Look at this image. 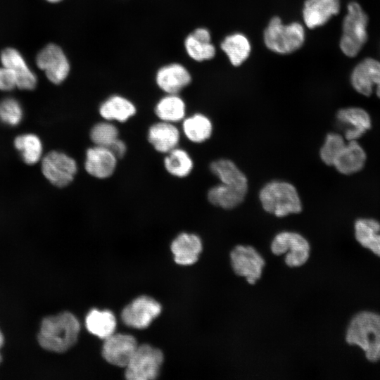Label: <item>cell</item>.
<instances>
[{
  "label": "cell",
  "mask_w": 380,
  "mask_h": 380,
  "mask_svg": "<svg viewBox=\"0 0 380 380\" xmlns=\"http://www.w3.org/2000/svg\"><path fill=\"white\" fill-rule=\"evenodd\" d=\"M147 139L156 151L167 153L178 146L180 132L174 123L160 120L149 127Z\"/></svg>",
  "instance_id": "cell-18"
},
{
  "label": "cell",
  "mask_w": 380,
  "mask_h": 380,
  "mask_svg": "<svg viewBox=\"0 0 380 380\" xmlns=\"http://www.w3.org/2000/svg\"><path fill=\"white\" fill-rule=\"evenodd\" d=\"M339 11V0H305L302 17L305 27L315 29L325 25Z\"/></svg>",
  "instance_id": "cell-16"
},
{
  "label": "cell",
  "mask_w": 380,
  "mask_h": 380,
  "mask_svg": "<svg viewBox=\"0 0 380 380\" xmlns=\"http://www.w3.org/2000/svg\"><path fill=\"white\" fill-rule=\"evenodd\" d=\"M118 159L109 148L94 145L86 151L84 168L93 177L107 179L114 173Z\"/></svg>",
  "instance_id": "cell-14"
},
{
  "label": "cell",
  "mask_w": 380,
  "mask_h": 380,
  "mask_svg": "<svg viewBox=\"0 0 380 380\" xmlns=\"http://www.w3.org/2000/svg\"><path fill=\"white\" fill-rule=\"evenodd\" d=\"M184 48L188 56L198 62L211 60L216 53L210 32L205 27L196 28L190 33L184 40Z\"/></svg>",
  "instance_id": "cell-20"
},
{
  "label": "cell",
  "mask_w": 380,
  "mask_h": 380,
  "mask_svg": "<svg viewBox=\"0 0 380 380\" xmlns=\"http://www.w3.org/2000/svg\"><path fill=\"white\" fill-rule=\"evenodd\" d=\"M263 41L265 46L273 53H292L305 43V27L298 22L285 24L279 17L274 16L264 30Z\"/></svg>",
  "instance_id": "cell-4"
},
{
  "label": "cell",
  "mask_w": 380,
  "mask_h": 380,
  "mask_svg": "<svg viewBox=\"0 0 380 380\" xmlns=\"http://www.w3.org/2000/svg\"><path fill=\"white\" fill-rule=\"evenodd\" d=\"M17 87V80L14 72L10 68L0 67V90L11 91Z\"/></svg>",
  "instance_id": "cell-36"
},
{
  "label": "cell",
  "mask_w": 380,
  "mask_h": 380,
  "mask_svg": "<svg viewBox=\"0 0 380 380\" xmlns=\"http://www.w3.org/2000/svg\"><path fill=\"white\" fill-rule=\"evenodd\" d=\"M346 340L360 346L369 360H380V315L370 312L357 314L349 324Z\"/></svg>",
  "instance_id": "cell-3"
},
{
  "label": "cell",
  "mask_w": 380,
  "mask_h": 380,
  "mask_svg": "<svg viewBox=\"0 0 380 380\" xmlns=\"http://www.w3.org/2000/svg\"><path fill=\"white\" fill-rule=\"evenodd\" d=\"M156 82L166 94H178L191 83V76L184 65L173 63L158 69Z\"/></svg>",
  "instance_id": "cell-17"
},
{
  "label": "cell",
  "mask_w": 380,
  "mask_h": 380,
  "mask_svg": "<svg viewBox=\"0 0 380 380\" xmlns=\"http://www.w3.org/2000/svg\"><path fill=\"white\" fill-rule=\"evenodd\" d=\"M213 124L210 118L203 113H195L184 118L182 132L191 142L201 144L207 141L213 133Z\"/></svg>",
  "instance_id": "cell-27"
},
{
  "label": "cell",
  "mask_w": 380,
  "mask_h": 380,
  "mask_svg": "<svg viewBox=\"0 0 380 380\" xmlns=\"http://www.w3.org/2000/svg\"><path fill=\"white\" fill-rule=\"evenodd\" d=\"M230 259L235 274L244 277L249 284H254L261 277L265 260L253 247L236 246L230 253Z\"/></svg>",
  "instance_id": "cell-10"
},
{
  "label": "cell",
  "mask_w": 380,
  "mask_h": 380,
  "mask_svg": "<svg viewBox=\"0 0 380 380\" xmlns=\"http://www.w3.org/2000/svg\"><path fill=\"white\" fill-rule=\"evenodd\" d=\"M336 158L333 166L343 175L360 171L365 165L366 154L356 140L348 141Z\"/></svg>",
  "instance_id": "cell-24"
},
{
  "label": "cell",
  "mask_w": 380,
  "mask_h": 380,
  "mask_svg": "<svg viewBox=\"0 0 380 380\" xmlns=\"http://www.w3.org/2000/svg\"><path fill=\"white\" fill-rule=\"evenodd\" d=\"M263 210L276 217L298 214L302 210V202L296 188L290 182L272 180L265 184L259 192Z\"/></svg>",
  "instance_id": "cell-2"
},
{
  "label": "cell",
  "mask_w": 380,
  "mask_h": 380,
  "mask_svg": "<svg viewBox=\"0 0 380 380\" xmlns=\"http://www.w3.org/2000/svg\"><path fill=\"white\" fill-rule=\"evenodd\" d=\"M4 336H3V334L1 333V331H0V348H1V346H3L4 344ZM1 361V356L0 355V362Z\"/></svg>",
  "instance_id": "cell-38"
},
{
  "label": "cell",
  "mask_w": 380,
  "mask_h": 380,
  "mask_svg": "<svg viewBox=\"0 0 380 380\" xmlns=\"http://www.w3.org/2000/svg\"><path fill=\"white\" fill-rule=\"evenodd\" d=\"M14 146L19 151L23 160L27 165H34L41 159L43 147L40 139L34 134L18 136Z\"/></svg>",
  "instance_id": "cell-32"
},
{
  "label": "cell",
  "mask_w": 380,
  "mask_h": 380,
  "mask_svg": "<svg viewBox=\"0 0 380 380\" xmlns=\"http://www.w3.org/2000/svg\"><path fill=\"white\" fill-rule=\"evenodd\" d=\"M89 137L94 145L108 148L119 138V130L112 122L105 120L92 126Z\"/></svg>",
  "instance_id": "cell-33"
},
{
  "label": "cell",
  "mask_w": 380,
  "mask_h": 380,
  "mask_svg": "<svg viewBox=\"0 0 380 380\" xmlns=\"http://www.w3.org/2000/svg\"><path fill=\"white\" fill-rule=\"evenodd\" d=\"M202 248L201 238L196 234L186 232L179 234L171 243L175 261L182 265L195 263Z\"/></svg>",
  "instance_id": "cell-21"
},
{
  "label": "cell",
  "mask_w": 380,
  "mask_h": 380,
  "mask_svg": "<svg viewBox=\"0 0 380 380\" xmlns=\"http://www.w3.org/2000/svg\"><path fill=\"white\" fill-rule=\"evenodd\" d=\"M108 148L118 158H122L125 155L127 150L125 142L119 138L115 140Z\"/></svg>",
  "instance_id": "cell-37"
},
{
  "label": "cell",
  "mask_w": 380,
  "mask_h": 380,
  "mask_svg": "<svg viewBox=\"0 0 380 380\" xmlns=\"http://www.w3.org/2000/svg\"><path fill=\"white\" fill-rule=\"evenodd\" d=\"M46 1L50 3H58V2L61 1L62 0H46Z\"/></svg>",
  "instance_id": "cell-39"
},
{
  "label": "cell",
  "mask_w": 380,
  "mask_h": 380,
  "mask_svg": "<svg viewBox=\"0 0 380 380\" xmlns=\"http://www.w3.org/2000/svg\"><path fill=\"white\" fill-rule=\"evenodd\" d=\"M161 312V306L153 298L142 296L134 299L122 310L121 317L128 327L145 329Z\"/></svg>",
  "instance_id": "cell-11"
},
{
  "label": "cell",
  "mask_w": 380,
  "mask_h": 380,
  "mask_svg": "<svg viewBox=\"0 0 380 380\" xmlns=\"http://www.w3.org/2000/svg\"><path fill=\"white\" fill-rule=\"evenodd\" d=\"M3 66L12 70L16 77L17 87L22 90H32L36 87L37 78L23 55L14 48L4 49L0 55Z\"/></svg>",
  "instance_id": "cell-15"
},
{
  "label": "cell",
  "mask_w": 380,
  "mask_h": 380,
  "mask_svg": "<svg viewBox=\"0 0 380 380\" xmlns=\"http://www.w3.org/2000/svg\"><path fill=\"white\" fill-rule=\"evenodd\" d=\"M220 48L234 67L242 65L251 52V44L248 38L241 32L227 35L221 42Z\"/></svg>",
  "instance_id": "cell-25"
},
{
  "label": "cell",
  "mask_w": 380,
  "mask_h": 380,
  "mask_svg": "<svg viewBox=\"0 0 380 380\" xmlns=\"http://www.w3.org/2000/svg\"><path fill=\"white\" fill-rule=\"evenodd\" d=\"M137 346V341L132 336L126 334H113L104 339L102 355L108 362L125 367Z\"/></svg>",
  "instance_id": "cell-12"
},
{
  "label": "cell",
  "mask_w": 380,
  "mask_h": 380,
  "mask_svg": "<svg viewBox=\"0 0 380 380\" xmlns=\"http://www.w3.org/2000/svg\"><path fill=\"white\" fill-rule=\"evenodd\" d=\"M80 325L72 313L65 312L43 319L38 341L46 350L63 353L77 341Z\"/></svg>",
  "instance_id": "cell-1"
},
{
  "label": "cell",
  "mask_w": 380,
  "mask_h": 380,
  "mask_svg": "<svg viewBox=\"0 0 380 380\" xmlns=\"http://www.w3.org/2000/svg\"><path fill=\"white\" fill-rule=\"evenodd\" d=\"M42 171L53 185L65 187L73 181L77 172V164L75 160L68 154L52 151L43 158Z\"/></svg>",
  "instance_id": "cell-8"
},
{
  "label": "cell",
  "mask_w": 380,
  "mask_h": 380,
  "mask_svg": "<svg viewBox=\"0 0 380 380\" xmlns=\"http://www.w3.org/2000/svg\"><path fill=\"white\" fill-rule=\"evenodd\" d=\"M350 80L353 88L364 96H370L375 87L380 98V62L371 58L364 59L353 70Z\"/></svg>",
  "instance_id": "cell-13"
},
{
  "label": "cell",
  "mask_w": 380,
  "mask_h": 380,
  "mask_svg": "<svg viewBox=\"0 0 380 380\" xmlns=\"http://www.w3.org/2000/svg\"><path fill=\"white\" fill-rule=\"evenodd\" d=\"M246 195L244 192L220 183L208 190L207 197L212 205L229 210L239 205Z\"/></svg>",
  "instance_id": "cell-30"
},
{
  "label": "cell",
  "mask_w": 380,
  "mask_h": 380,
  "mask_svg": "<svg viewBox=\"0 0 380 380\" xmlns=\"http://www.w3.org/2000/svg\"><path fill=\"white\" fill-rule=\"evenodd\" d=\"M380 223L374 219H359L355 224L357 241L380 256Z\"/></svg>",
  "instance_id": "cell-29"
},
{
  "label": "cell",
  "mask_w": 380,
  "mask_h": 380,
  "mask_svg": "<svg viewBox=\"0 0 380 380\" xmlns=\"http://www.w3.org/2000/svg\"><path fill=\"white\" fill-rule=\"evenodd\" d=\"M36 64L47 79L55 84L62 83L68 76L70 65L63 49L55 44H49L37 53Z\"/></svg>",
  "instance_id": "cell-9"
},
{
  "label": "cell",
  "mask_w": 380,
  "mask_h": 380,
  "mask_svg": "<svg viewBox=\"0 0 380 380\" xmlns=\"http://www.w3.org/2000/svg\"><path fill=\"white\" fill-rule=\"evenodd\" d=\"M310 243L301 234L293 232L277 234L271 243V251L276 255L286 253L285 263L291 267L304 265L310 256Z\"/></svg>",
  "instance_id": "cell-7"
},
{
  "label": "cell",
  "mask_w": 380,
  "mask_h": 380,
  "mask_svg": "<svg viewBox=\"0 0 380 380\" xmlns=\"http://www.w3.org/2000/svg\"><path fill=\"white\" fill-rule=\"evenodd\" d=\"M163 361L161 350L148 344L137 346L133 356L125 367V376L129 380H151L156 379Z\"/></svg>",
  "instance_id": "cell-6"
},
{
  "label": "cell",
  "mask_w": 380,
  "mask_h": 380,
  "mask_svg": "<svg viewBox=\"0 0 380 380\" xmlns=\"http://www.w3.org/2000/svg\"><path fill=\"white\" fill-rule=\"evenodd\" d=\"M345 146L344 138L341 134L329 133L319 151L321 160L327 165H333Z\"/></svg>",
  "instance_id": "cell-34"
},
{
  "label": "cell",
  "mask_w": 380,
  "mask_h": 380,
  "mask_svg": "<svg viewBox=\"0 0 380 380\" xmlns=\"http://www.w3.org/2000/svg\"><path fill=\"white\" fill-rule=\"evenodd\" d=\"M209 168L220 183L247 194L248 188L247 177L232 160L220 158L213 160L210 164Z\"/></svg>",
  "instance_id": "cell-22"
},
{
  "label": "cell",
  "mask_w": 380,
  "mask_h": 380,
  "mask_svg": "<svg viewBox=\"0 0 380 380\" xmlns=\"http://www.w3.org/2000/svg\"><path fill=\"white\" fill-rule=\"evenodd\" d=\"M337 120L346 127L344 132L348 141L356 140L371 127V119L364 109L356 107L341 109L336 114Z\"/></svg>",
  "instance_id": "cell-19"
},
{
  "label": "cell",
  "mask_w": 380,
  "mask_h": 380,
  "mask_svg": "<svg viewBox=\"0 0 380 380\" xmlns=\"http://www.w3.org/2000/svg\"><path fill=\"white\" fill-rule=\"evenodd\" d=\"M137 112L134 104L120 95H113L103 101L99 108L100 115L108 121L124 122L133 117Z\"/></svg>",
  "instance_id": "cell-23"
},
{
  "label": "cell",
  "mask_w": 380,
  "mask_h": 380,
  "mask_svg": "<svg viewBox=\"0 0 380 380\" xmlns=\"http://www.w3.org/2000/svg\"><path fill=\"white\" fill-rule=\"evenodd\" d=\"M23 108L14 98H5L0 101V121L9 126H16L22 120Z\"/></svg>",
  "instance_id": "cell-35"
},
{
  "label": "cell",
  "mask_w": 380,
  "mask_h": 380,
  "mask_svg": "<svg viewBox=\"0 0 380 380\" xmlns=\"http://www.w3.org/2000/svg\"><path fill=\"white\" fill-rule=\"evenodd\" d=\"M85 323L90 333L102 339L114 334L116 327L115 317L108 310H91L86 317Z\"/></svg>",
  "instance_id": "cell-28"
},
{
  "label": "cell",
  "mask_w": 380,
  "mask_h": 380,
  "mask_svg": "<svg viewBox=\"0 0 380 380\" xmlns=\"http://www.w3.org/2000/svg\"><path fill=\"white\" fill-rule=\"evenodd\" d=\"M154 112L160 120L175 123L185 118L186 103L177 94H167L157 102Z\"/></svg>",
  "instance_id": "cell-26"
},
{
  "label": "cell",
  "mask_w": 380,
  "mask_h": 380,
  "mask_svg": "<svg viewBox=\"0 0 380 380\" xmlns=\"http://www.w3.org/2000/svg\"><path fill=\"white\" fill-rule=\"evenodd\" d=\"M368 17L357 2H350L343 20L340 49L348 57L357 55L367 39Z\"/></svg>",
  "instance_id": "cell-5"
},
{
  "label": "cell",
  "mask_w": 380,
  "mask_h": 380,
  "mask_svg": "<svg viewBox=\"0 0 380 380\" xmlns=\"http://www.w3.org/2000/svg\"><path fill=\"white\" fill-rule=\"evenodd\" d=\"M163 163L166 171L178 178L187 177L194 167V161L189 153L178 146L166 153Z\"/></svg>",
  "instance_id": "cell-31"
}]
</instances>
